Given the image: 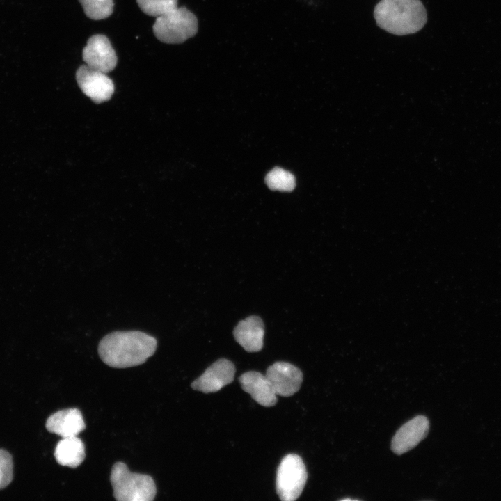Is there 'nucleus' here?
<instances>
[{
  "mask_svg": "<svg viewBox=\"0 0 501 501\" xmlns=\"http://www.w3.org/2000/svg\"><path fill=\"white\" fill-rule=\"evenodd\" d=\"M54 456L61 466L77 468L85 459V447L76 436L63 438L56 445Z\"/></svg>",
  "mask_w": 501,
  "mask_h": 501,
  "instance_id": "4468645a",
  "label": "nucleus"
},
{
  "mask_svg": "<svg viewBox=\"0 0 501 501\" xmlns=\"http://www.w3.org/2000/svg\"><path fill=\"white\" fill-rule=\"evenodd\" d=\"M265 182L268 187L272 190L291 191L295 187L294 176L278 167L274 168L267 173Z\"/></svg>",
  "mask_w": 501,
  "mask_h": 501,
  "instance_id": "2eb2a0df",
  "label": "nucleus"
},
{
  "mask_svg": "<svg viewBox=\"0 0 501 501\" xmlns=\"http://www.w3.org/2000/svg\"><path fill=\"white\" fill-rule=\"evenodd\" d=\"M373 15L379 28L396 35L417 33L427 22V10L420 0H381Z\"/></svg>",
  "mask_w": 501,
  "mask_h": 501,
  "instance_id": "f03ea898",
  "label": "nucleus"
},
{
  "mask_svg": "<svg viewBox=\"0 0 501 501\" xmlns=\"http://www.w3.org/2000/svg\"><path fill=\"white\" fill-rule=\"evenodd\" d=\"M86 15L90 19L100 20L109 17L113 10V0H79Z\"/></svg>",
  "mask_w": 501,
  "mask_h": 501,
  "instance_id": "dca6fc26",
  "label": "nucleus"
},
{
  "mask_svg": "<svg viewBox=\"0 0 501 501\" xmlns=\"http://www.w3.org/2000/svg\"><path fill=\"white\" fill-rule=\"evenodd\" d=\"M140 9L156 18L177 8V0H136Z\"/></svg>",
  "mask_w": 501,
  "mask_h": 501,
  "instance_id": "f3484780",
  "label": "nucleus"
},
{
  "mask_svg": "<svg viewBox=\"0 0 501 501\" xmlns=\"http://www.w3.org/2000/svg\"><path fill=\"white\" fill-rule=\"evenodd\" d=\"M235 367L225 358H220L209 366L191 385L193 390L204 393L215 392L234 380Z\"/></svg>",
  "mask_w": 501,
  "mask_h": 501,
  "instance_id": "1a4fd4ad",
  "label": "nucleus"
},
{
  "mask_svg": "<svg viewBox=\"0 0 501 501\" xmlns=\"http://www.w3.org/2000/svg\"><path fill=\"white\" fill-rule=\"evenodd\" d=\"M13 464L12 456L6 450H0V489L6 487L13 479Z\"/></svg>",
  "mask_w": 501,
  "mask_h": 501,
  "instance_id": "a211bd4d",
  "label": "nucleus"
},
{
  "mask_svg": "<svg viewBox=\"0 0 501 501\" xmlns=\"http://www.w3.org/2000/svg\"><path fill=\"white\" fill-rule=\"evenodd\" d=\"M429 429V422L425 416L413 418L395 433L392 439V450L399 455L407 452L427 436Z\"/></svg>",
  "mask_w": 501,
  "mask_h": 501,
  "instance_id": "9d476101",
  "label": "nucleus"
},
{
  "mask_svg": "<svg viewBox=\"0 0 501 501\" xmlns=\"http://www.w3.org/2000/svg\"><path fill=\"white\" fill-rule=\"evenodd\" d=\"M76 79L82 92L96 103L109 100L114 92L113 81L106 73L87 65L78 68Z\"/></svg>",
  "mask_w": 501,
  "mask_h": 501,
  "instance_id": "423d86ee",
  "label": "nucleus"
},
{
  "mask_svg": "<svg viewBox=\"0 0 501 501\" xmlns=\"http://www.w3.org/2000/svg\"><path fill=\"white\" fill-rule=\"evenodd\" d=\"M266 376L277 395L290 397L299 391L303 381V373L287 362H276L267 369Z\"/></svg>",
  "mask_w": 501,
  "mask_h": 501,
  "instance_id": "6e6552de",
  "label": "nucleus"
},
{
  "mask_svg": "<svg viewBox=\"0 0 501 501\" xmlns=\"http://www.w3.org/2000/svg\"><path fill=\"white\" fill-rule=\"evenodd\" d=\"M84 61L90 67L108 73L117 65V56L108 38L96 34L91 36L83 49Z\"/></svg>",
  "mask_w": 501,
  "mask_h": 501,
  "instance_id": "0eeeda50",
  "label": "nucleus"
},
{
  "mask_svg": "<svg viewBox=\"0 0 501 501\" xmlns=\"http://www.w3.org/2000/svg\"><path fill=\"white\" fill-rule=\"evenodd\" d=\"M305 466L299 455L289 454L281 460L276 474V492L283 501H294L301 494L307 481Z\"/></svg>",
  "mask_w": 501,
  "mask_h": 501,
  "instance_id": "39448f33",
  "label": "nucleus"
},
{
  "mask_svg": "<svg viewBox=\"0 0 501 501\" xmlns=\"http://www.w3.org/2000/svg\"><path fill=\"white\" fill-rule=\"evenodd\" d=\"M46 429L62 438L77 436L86 428L81 412L76 408L60 410L46 421Z\"/></svg>",
  "mask_w": 501,
  "mask_h": 501,
  "instance_id": "f8f14e48",
  "label": "nucleus"
},
{
  "mask_svg": "<svg viewBox=\"0 0 501 501\" xmlns=\"http://www.w3.org/2000/svg\"><path fill=\"white\" fill-rule=\"evenodd\" d=\"M152 29L155 37L161 42L179 44L196 35L198 20L185 7H177L157 17Z\"/></svg>",
  "mask_w": 501,
  "mask_h": 501,
  "instance_id": "20e7f679",
  "label": "nucleus"
},
{
  "mask_svg": "<svg viewBox=\"0 0 501 501\" xmlns=\"http://www.w3.org/2000/svg\"><path fill=\"white\" fill-rule=\"evenodd\" d=\"M241 388L259 404L270 407L277 403L276 394L266 375L255 371L244 373L239 379Z\"/></svg>",
  "mask_w": 501,
  "mask_h": 501,
  "instance_id": "9b49d317",
  "label": "nucleus"
},
{
  "mask_svg": "<svg viewBox=\"0 0 501 501\" xmlns=\"http://www.w3.org/2000/svg\"><path fill=\"white\" fill-rule=\"evenodd\" d=\"M113 496L118 501H152L157 489L147 475L132 472L122 462L113 464L110 477Z\"/></svg>",
  "mask_w": 501,
  "mask_h": 501,
  "instance_id": "7ed1b4c3",
  "label": "nucleus"
},
{
  "mask_svg": "<svg viewBox=\"0 0 501 501\" xmlns=\"http://www.w3.org/2000/svg\"><path fill=\"white\" fill-rule=\"evenodd\" d=\"M236 341L248 352H257L263 347L264 325L260 317H248L239 322L233 331Z\"/></svg>",
  "mask_w": 501,
  "mask_h": 501,
  "instance_id": "ddd939ff",
  "label": "nucleus"
},
{
  "mask_svg": "<svg viewBox=\"0 0 501 501\" xmlns=\"http://www.w3.org/2000/svg\"><path fill=\"white\" fill-rule=\"evenodd\" d=\"M157 340L138 331H115L100 342L98 353L107 365L126 368L144 363L157 348Z\"/></svg>",
  "mask_w": 501,
  "mask_h": 501,
  "instance_id": "f257e3e1",
  "label": "nucleus"
}]
</instances>
